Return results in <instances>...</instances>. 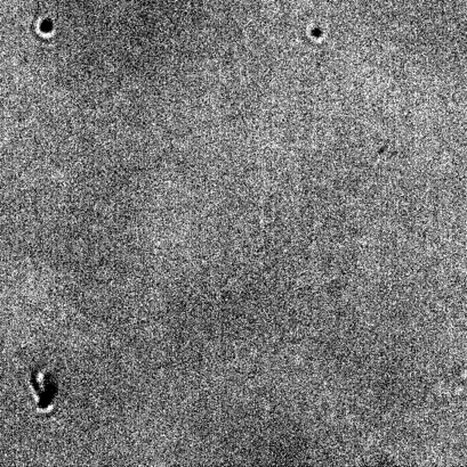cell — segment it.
<instances>
[{"mask_svg":"<svg viewBox=\"0 0 467 467\" xmlns=\"http://www.w3.org/2000/svg\"><path fill=\"white\" fill-rule=\"evenodd\" d=\"M30 382L37 396V406L39 409L47 410L51 408L58 391V383L54 376L49 373L37 371L33 373Z\"/></svg>","mask_w":467,"mask_h":467,"instance_id":"6da1fadb","label":"cell"}]
</instances>
